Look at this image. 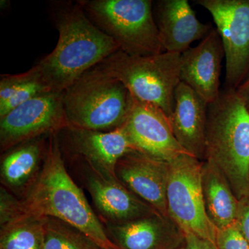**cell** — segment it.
Returning <instances> with one entry per match:
<instances>
[{
	"label": "cell",
	"mask_w": 249,
	"mask_h": 249,
	"mask_svg": "<svg viewBox=\"0 0 249 249\" xmlns=\"http://www.w3.org/2000/svg\"><path fill=\"white\" fill-rule=\"evenodd\" d=\"M224 50L216 28L199 45L181 54L180 80L194 90L208 104L220 96V76Z\"/></svg>",
	"instance_id": "5bb4252c"
},
{
	"label": "cell",
	"mask_w": 249,
	"mask_h": 249,
	"mask_svg": "<svg viewBox=\"0 0 249 249\" xmlns=\"http://www.w3.org/2000/svg\"><path fill=\"white\" fill-rule=\"evenodd\" d=\"M88 17L132 56L163 53L151 0H79Z\"/></svg>",
	"instance_id": "8992f818"
},
{
	"label": "cell",
	"mask_w": 249,
	"mask_h": 249,
	"mask_svg": "<svg viewBox=\"0 0 249 249\" xmlns=\"http://www.w3.org/2000/svg\"><path fill=\"white\" fill-rule=\"evenodd\" d=\"M84 164L85 186L103 225L122 224L158 213L116 177Z\"/></svg>",
	"instance_id": "7c38bea8"
},
{
	"label": "cell",
	"mask_w": 249,
	"mask_h": 249,
	"mask_svg": "<svg viewBox=\"0 0 249 249\" xmlns=\"http://www.w3.org/2000/svg\"><path fill=\"white\" fill-rule=\"evenodd\" d=\"M24 214L21 201L4 186L0 188V227H6Z\"/></svg>",
	"instance_id": "603a6c76"
},
{
	"label": "cell",
	"mask_w": 249,
	"mask_h": 249,
	"mask_svg": "<svg viewBox=\"0 0 249 249\" xmlns=\"http://www.w3.org/2000/svg\"><path fill=\"white\" fill-rule=\"evenodd\" d=\"M63 96L64 91L42 93L0 117L1 153L23 142L59 134L70 127Z\"/></svg>",
	"instance_id": "ba28073f"
},
{
	"label": "cell",
	"mask_w": 249,
	"mask_h": 249,
	"mask_svg": "<svg viewBox=\"0 0 249 249\" xmlns=\"http://www.w3.org/2000/svg\"><path fill=\"white\" fill-rule=\"evenodd\" d=\"M236 225L249 243V193L239 200Z\"/></svg>",
	"instance_id": "484cf974"
},
{
	"label": "cell",
	"mask_w": 249,
	"mask_h": 249,
	"mask_svg": "<svg viewBox=\"0 0 249 249\" xmlns=\"http://www.w3.org/2000/svg\"><path fill=\"white\" fill-rule=\"evenodd\" d=\"M58 136H49L40 171L20 200L22 212L60 219L84 233L101 249H119L67 172Z\"/></svg>",
	"instance_id": "7a4b0ae2"
},
{
	"label": "cell",
	"mask_w": 249,
	"mask_h": 249,
	"mask_svg": "<svg viewBox=\"0 0 249 249\" xmlns=\"http://www.w3.org/2000/svg\"><path fill=\"white\" fill-rule=\"evenodd\" d=\"M153 4L154 17L165 52L182 54L214 29L211 23L198 19L188 0H160Z\"/></svg>",
	"instance_id": "9a60e30c"
},
{
	"label": "cell",
	"mask_w": 249,
	"mask_h": 249,
	"mask_svg": "<svg viewBox=\"0 0 249 249\" xmlns=\"http://www.w3.org/2000/svg\"><path fill=\"white\" fill-rule=\"evenodd\" d=\"M43 249H101L70 224L47 217Z\"/></svg>",
	"instance_id": "44dd1931"
},
{
	"label": "cell",
	"mask_w": 249,
	"mask_h": 249,
	"mask_svg": "<svg viewBox=\"0 0 249 249\" xmlns=\"http://www.w3.org/2000/svg\"><path fill=\"white\" fill-rule=\"evenodd\" d=\"M215 245L217 249H249V243L237 225L218 229Z\"/></svg>",
	"instance_id": "cb8c5ba5"
},
{
	"label": "cell",
	"mask_w": 249,
	"mask_h": 249,
	"mask_svg": "<svg viewBox=\"0 0 249 249\" xmlns=\"http://www.w3.org/2000/svg\"><path fill=\"white\" fill-rule=\"evenodd\" d=\"M47 217L24 214L1 228L0 249H43Z\"/></svg>",
	"instance_id": "ffe728a7"
},
{
	"label": "cell",
	"mask_w": 249,
	"mask_h": 249,
	"mask_svg": "<svg viewBox=\"0 0 249 249\" xmlns=\"http://www.w3.org/2000/svg\"><path fill=\"white\" fill-rule=\"evenodd\" d=\"M201 188L206 214L216 229L218 230L235 225L239 199L224 174L207 160L203 161Z\"/></svg>",
	"instance_id": "ac0fdd59"
},
{
	"label": "cell",
	"mask_w": 249,
	"mask_h": 249,
	"mask_svg": "<svg viewBox=\"0 0 249 249\" xmlns=\"http://www.w3.org/2000/svg\"><path fill=\"white\" fill-rule=\"evenodd\" d=\"M132 96L121 82L96 65L64 91L70 127L111 132L127 120Z\"/></svg>",
	"instance_id": "277c9868"
},
{
	"label": "cell",
	"mask_w": 249,
	"mask_h": 249,
	"mask_svg": "<svg viewBox=\"0 0 249 249\" xmlns=\"http://www.w3.org/2000/svg\"><path fill=\"white\" fill-rule=\"evenodd\" d=\"M104 227L119 249H178L185 246L183 229L170 216L159 213Z\"/></svg>",
	"instance_id": "4fadbf2b"
},
{
	"label": "cell",
	"mask_w": 249,
	"mask_h": 249,
	"mask_svg": "<svg viewBox=\"0 0 249 249\" xmlns=\"http://www.w3.org/2000/svg\"><path fill=\"white\" fill-rule=\"evenodd\" d=\"M208 109L204 98L182 82L178 84L170 124L180 145L201 161L206 157Z\"/></svg>",
	"instance_id": "e0dca14e"
},
{
	"label": "cell",
	"mask_w": 249,
	"mask_h": 249,
	"mask_svg": "<svg viewBox=\"0 0 249 249\" xmlns=\"http://www.w3.org/2000/svg\"><path fill=\"white\" fill-rule=\"evenodd\" d=\"M29 77L9 101L0 106V117L13 110L31 98L42 93L52 91L41 80L38 73L34 67L28 70Z\"/></svg>",
	"instance_id": "7402d4cb"
},
{
	"label": "cell",
	"mask_w": 249,
	"mask_h": 249,
	"mask_svg": "<svg viewBox=\"0 0 249 249\" xmlns=\"http://www.w3.org/2000/svg\"><path fill=\"white\" fill-rule=\"evenodd\" d=\"M51 9L58 43L34 67L49 89L62 92L120 47L90 20L78 1H53Z\"/></svg>",
	"instance_id": "6da1fadb"
},
{
	"label": "cell",
	"mask_w": 249,
	"mask_h": 249,
	"mask_svg": "<svg viewBox=\"0 0 249 249\" xmlns=\"http://www.w3.org/2000/svg\"><path fill=\"white\" fill-rule=\"evenodd\" d=\"M185 249V247H181V248H180V249Z\"/></svg>",
	"instance_id": "f1b7e54d"
},
{
	"label": "cell",
	"mask_w": 249,
	"mask_h": 249,
	"mask_svg": "<svg viewBox=\"0 0 249 249\" xmlns=\"http://www.w3.org/2000/svg\"><path fill=\"white\" fill-rule=\"evenodd\" d=\"M115 174L119 181L134 195L159 213L169 216L166 196L169 162L133 150L119 160Z\"/></svg>",
	"instance_id": "8fae6325"
},
{
	"label": "cell",
	"mask_w": 249,
	"mask_h": 249,
	"mask_svg": "<svg viewBox=\"0 0 249 249\" xmlns=\"http://www.w3.org/2000/svg\"><path fill=\"white\" fill-rule=\"evenodd\" d=\"M47 142L43 137L23 142L6 152L1 160V180L4 187L19 190L29 186L40 170Z\"/></svg>",
	"instance_id": "d6986e66"
},
{
	"label": "cell",
	"mask_w": 249,
	"mask_h": 249,
	"mask_svg": "<svg viewBox=\"0 0 249 249\" xmlns=\"http://www.w3.org/2000/svg\"><path fill=\"white\" fill-rule=\"evenodd\" d=\"M65 130L70 145L84 163L116 178V165L119 160L128 152L137 150L124 125L111 132L71 127Z\"/></svg>",
	"instance_id": "2e32d148"
},
{
	"label": "cell",
	"mask_w": 249,
	"mask_h": 249,
	"mask_svg": "<svg viewBox=\"0 0 249 249\" xmlns=\"http://www.w3.org/2000/svg\"><path fill=\"white\" fill-rule=\"evenodd\" d=\"M205 160L224 174L239 200L248 194L249 111L235 89L224 88L209 105Z\"/></svg>",
	"instance_id": "3957f363"
},
{
	"label": "cell",
	"mask_w": 249,
	"mask_h": 249,
	"mask_svg": "<svg viewBox=\"0 0 249 249\" xmlns=\"http://www.w3.org/2000/svg\"><path fill=\"white\" fill-rule=\"evenodd\" d=\"M185 233V249H217L215 244L211 241L198 237L192 232Z\"/></svg>",
	"instance_id": "4316f807"
},
{
	"label": "cell",
	"mask_w": 249,
	"mask_h": 249,
	"mask_svg": "<svg viewBox=\"0 0 249 249\" xmlns=\"http://www.w3.org/2000/svg\"><path fill=\"white\" fill-rule=\"evenodd\" d=\"M29 77V71L19 74H2L0 79V106L17 92Z\"/></svg>",
	"instance_id": "d4e9b609"
},
{
	"label": "cell",
	"mask_w": 249,
	"mask_h": 249,
	"mask_svg": "<svg viewBox=\"0 0 249 249\" xmlns=\"http://www.w3.org/2000/svg\"><path fill=\"white\" fill-rule=\"evenodd\" d=\"M203 161L184 154L169 162L167 186L168 214L185 232L215 244L217 229L205 209L201 170Z\"/></svg>",
	"instance_id": "52a82bcc"
},
{
	"label": "cell",
	"mask_w": 249,
	"mask_h": 249,
	"mask_svg": "<svg viewBox=\"0 0 249 249\" xmlns=\"http://www.w3.org/2000/svg\"><path fill=\"white\" fill-rule=\"evenodd\" d=\"M235 91L239 97L245 103L249 111V72L245 80L235 89Z\"/></svg>",
	"instance_id": "83f0119b"
},
{
	"label": "cell",
	"mask_w": 249,
	"mask_h": 249,
	"mask_svg": "<svg viewBox=\"0 0 249 249\" xmlns=\"http://www.w3.org/2000/svg\"><path fill=\"white\" fill-rule=\"evenodd\" d=\"M181 55L163 52L132 56L119 50L98 66L121 82L133 97L160 108L171 119L180 80Z\"/></svg>",
	"instance_id": "5b68a950"
},
{
	"label": "cell",
	"mask_w": 249,
	"mask_h": 249,
	"mask_svg": "<svg viewBox=\"0 0 249 249\" xmlns=\"http://www.w3.org/2000/svg\"><path fill=\"white\" fill-rule=\"evenodd\" d=\"M212 16L223 44L226 89H236L249 72V0H197Z\"/></svg>",
	"instance_id": "9c48e42d"
},
{
	"label": "cell",
	"mask_w": 249,
	"mask_h": 249,
	"mask_svg": "<svg viewBox=\"0 0 249 249\" xmlns=\"http://www.w3.org/2000/svg\"><path fill=\"white\" fill-rule=\"evenodd\" d=\"M124 126L136 150L150 157L170 162L178 156L189 155L175 138L168 116L155 105L132 96Z\"/></svg>",
	"instance_id": "30bf717a"
}]
</instances>
